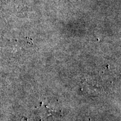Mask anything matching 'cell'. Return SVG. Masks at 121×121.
I'll use <instances>...</instances> for the list:
<instances>
[{
    "label": "cell",
    "instance_id": "obj_1",
    "mask_svg": "<svg viewBox=\"0 0 121 121\" xmlns=\"http://www.w3.org/2000/svg\"><path fill=\"white\" fill-rule=\"evenodd\" d=\"M38 112H39V114H38V115L42 119H48L54 112H53L52 109H50L49 108L47 107H45L44 108L43 107H40Z\"/></svg>",
    "mask_w": 121,
    "mask_h": 121
}]
</instances>
